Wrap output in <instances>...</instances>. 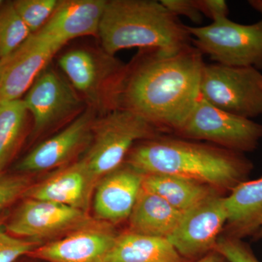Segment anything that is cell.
<instances>
[{
    "mask_svg": "<svg viewBox=\"0 0 262 262\" xmlns=\"http://www.w3.org/2000/svg\"><path fill=\"white\" fill-rule=\"evenodd\" d=\"M141 50L122 71L114 108L135 114L161 133L175 134L201 96L203 55L192 45L174 53Z\"/></svg>",
    "mask_w": 262,
    "mask_h": 262,
    "instance_id": "1",
    "label": "cell"
},
{
    "mask_svg": "<svg viewBox=\"0 0 262 262\" xmlns=\"http://www.w3.org/2000/svg\"><path fill=\"white\" fill-rule=\"evenodd\" d=\"M125 162L144 175L178 176L229 193L248 180L253 168L243 153L164 134L138 142Z\"/></svg>",
    "mask_w": 262,
    "mask_h": 262,
    "instance_id": "2",
    "label": "cell"
},
{
    "mask_svg": "<svg viewBox=\"0 0 262 262\" xmlns=\"http://www.w3.org/2000/svg\"><path fill=\"white\" fill-rule=\"evenodd\" d=\"M98 37L111 56L132 48L174 53L192 45L187 26L153 0L106 1Z\"/></svg>",
    "mask_w": 262,
    "mask_h": 262,
    "instance_id": "3",
    "label": "cell"
},
{
    "mask_svg": "<svg viewBox=\"0 0 262 262\" xmlns=\"http://www.w3.org/2000/svg\"><path fill=\"white\" fill-rule=\"evenodd\" d=\"M102 115L94 122L92 140L81 158L97 184L125 162L136 144L162 134L126 110L114 108Z\"/></svg>",
    "mask_w": 262,
    "mask_h": 262,
    "instance_id": "4",
    "label": "cell"
},
{
    "mask_svg": "<svg viewBox=\"0 0 262 262\" xmlns=\"http://www.w3.org/2000/svg\"><path fill=\"white\" fill-rule=\"evenodd\" d=\"M187 28L192 46L215 63L262 70V19L246 25L224 17L206 27Z\"/></svg>",
    "mask_w": 262,
    "mask_h": 262,
    "instance_id": "5",
    "label": "cell"
},
{
    "mask_svg": "<svg viewBox=\"0 0 262 262\" xmlns=\"http://www.w3.org/2000/svg\"><path fill=\"white\" fill-rule=\"evenodd\" d=\"M174 135L245 154L258 147L262 139V125L215 107L201 95Z\"/></svg>",
    "mask_w": 262,
    "mask_h": 262,
    "instance_id": "6",
    "label": "cell"
},
{
    "mask_svg": "<svg viewBox=\"0 0 262 262\" xmlns=\"http://www.w3.org/2000/svg\"><path fill=\"white\" fill-rule=\"evenodd\" d=\"M200 92L215 107L252 119L262 115V74L251 67L205 64Z\"/></svg>",
    "mask_w": 262,
    "mask_h": 262,
    "instance_id": "7",
    "label": "cell"
},
{
    "mask_svg": "<svg viewBox=\"0 0 262 262\" xmlns=\"http://www.w3.org/2000/svg\"><path fill=\"white\" fill-rule=\"evenodd\" d=\"M58 64L88 106L103 114L114 110V93L125 67L115 56L77 48L61 56Z\"/></svg>",
    "mask_w": 262,
    "mask_h": 262,
    "instance_id": "8",
    "label": "cell"
},
{
    "mask_svg": "<svg viewBox=\"0 0 262 262\" xmlns=\"http://www.w3.org/2000/svg\"><path fill=\"white\" fill-rule=\"evenodd\" d=\"M22 99L32 117L34 134L73 121L89 106L70 82L52 69L43 71Z\"/></svg>",
    "mask_w": 262,
    "mask_h": 262,
    "instance_id": "9",
    "label": "cell"
},
{
    "mask_svg": "<svg viewBox=\"0 0 262 262\" xmlns=\"http://www.w3.org/2000/svg\"><path fill=\"white\" fill-rule=\"evenodd\" d=\"M227 220L225 196L216 193L184 212L168 239L183 258L202 257L214 251Z\"/></svg>",
    "mask_w": 262,
    "mask_h": 262,
    "instance_id": "10",
    "label": "cell"
},
{
    "mask_svg": "<svg viewBox=\"0 0 262 262\" xmlns=\"http://www.w3.org/2000/svg\"><path fill=\"white\" fill-rule=\"evenodd\" d=\"M92 219L89 213L54 202L25 198L7 223L8 233L31 241L69 234Z\"/></svg>",
    "mask_w": 262,
    "mask_h": 262,
    "instance_id": "11",
    "label": "cell"
},
{
    "mask_svg": "<svg viewBox=\"0 0 262 262\" xmlns=\"http://www.w3.org/2000/svg\"><path fill=\"white\" fill-rule=\"evenodd\" d=\"M96 120V110L88 106L63 130L26 155L16 165V170L34 173L69 165L77 155L89 149Z\"/></svg>",
    "mask_w": 262,
    "mask_h": 262,
    "instance_id": "12",
    "label": "cell"
},
{
    "mask_svg": "<svg viewBox=\"0 0 262 262\" xmlns=\"http://www.w3.org/2000/svg\"><path fill=\"white\" fill-rule=\"evenodd\" d=\"M62 48L37 33L0 61V103L22 99Z\"/></svg>",
    "mask_w": 262,
    "mask_h": 262,
    "instance_id": "13",
    "label": "cell"
},
{
    "mask_svg": "<svg viewBox=\"0 0 262 262\" xmlns=\"http://www.w3.org/2000/svg\"><path fill=\"white\" fill-rule=\"evenodd\" d=\"M117 236L111 224L92 220L29 255L49 262H110Z\"/></svg>",
    "mask_w": 262,
    "mask_h": 262,
    "instance_id": "14",
    "label": "cell"
},
{
    "mask_svg": "<svg viewBox=\"0 0 262 262\" xmlns=\"http://www.w3.org/2000/svg\"><path fill=\"white\" fill-rule=\"evenodd\" d=\"M144 174L124 162L101 179L94 191L98 220L117 223L129 219L142 189Z\"/></svg>",
    "mask_w": 262,
    "mask_h": 262,
    "instance_id": "15",
    "label": "cell"
},
{
    "mask_svg": "<svg viewBox=\"0 0 262 262\" xmlns=\"http://www.w3.org/2000/svg\"><path fill=\"white\" fill-rule=\"evenodd\" d=\"M96 185L85 164L80 160L31 185L24 198L54 202L89 213Z\"/></svg>",
    "mask_w": 262,
    "mask_h": 262,
    "instance_id": "16",
    "label": "cell"
},
{
    "mask_svg": "<svg viewBox=\"0 0 262 262\" xmlns=\"http://www.w3.org/2000/svg\"><path fill=\"white\" fill-rule=\"evenodd\" d=\"M106 0H63L38 34L63 47L71 39L98 36Z\"/></svg>",
    "mask_w": 262,
    "mask_h": 262,
    "instance_id": "17",
    "label": "cell"
},
{
    "mask_svg": "<svg viewBox=\"0 0 262 262\" xmlns=\"http://www.w3.org/2000/svg\"><path fill=\"white\" fill-rule=\"evenodd\" d=\"M225 204L226 235L256 237L262 229V177L239 184L225 196Z\"/></svg>",
    "mask_w": 262,
    "mask_h": 262,
    "instance_id": "18",
    "label": "cell"
},
{
    "mask_svg": "<svg viewBox=\"0 0 262 262\" xmlns=\"http://www.w3.org/2000/svg\"><path fill=\"white\" fill-rule=\"evenodd\" d=\"M183 212L176 209L163 198L141 189L129 217L130 232L168 239Z\"/></svg>",
    "mask_w": 262,
    "mask_h": 262,
    "instance_id": "19",
    "label": "cell"
},
{
    "mask_svg": "<svg viewBox=\"0 0 262 262\" xmlns=\"http://www.w3.org/2000/svg\"><path fill=\"white\" fill-rule=\"evenodd\" d=\"M142 188L163 198L183 213L218 193V191L201 182L170 174L144 175Z\"/></svg>",
    "mask_w": 262,
    "mask_h": 262,
    "instance_id": "20",
    "label": "cell"
},
{
    "mask_svg": "<svg viewBox=\"0 0 262 262\" xmlns=\"http://www.w3.org/2000/svg\"><path fill=\"white\" fill-rule=\"evenodd\" d=\"M166 238L128 232L118 234L110 262H184Z\"/></svg>",
    "mask_w": 262,
    "mask_h": 262,
    "instance_id": "21",
    "label": "cell"
},
{
    "mask_svg": "<svg viewBox=\"0 0 262 262\" xmlns=\"http://www.w3.org/2000/svg\"><path fill=\"white\" fill-rule=\"evenodd\" d=\"M29 115L23 99L0 103V173L4 172L23 141Z\"/></svg>",
    "mask_w": 262,
    "mask_h": 262,
    "instance_id": "22",
    "label": "cell"
},
{
    "mask_svg": "<svg viewBox=\"0 0 262 262\" xmlns=\"http://www.w3.org/2000/svg\"><path fill=\"white\" fill-rule=\"evenodd\" d=\"M32 34L13 2L0 7V61L18 49Z\"/></svg>",
    "mask_w": 262,
    "mask_h": 262,
    "instance_id": "23",
    "label": "cell"
},
{
    "mask_svg": "<svg viewBox=\"0 0 262 262\" xmlns=\"http://www.w3.org/2000/svg\"><path fill=\"white\" fill-rule=\"evenodd\" d=\"M57 0H17L15 10L32 34L37 32L51 18L58 4Z\"/></svg>",
    "mask_w": 262,
    "mask_h": 262,
    "instance_id": "24",
    "label": "cell"
},
{
    "mask_svg": "<svg viewBox=\"0 0 262 262\" xmlns=\"http://www.w3.org/2000/svg\"><path fill=\"white\" fill-rule=\"evenodd\" d=\"M31 185L28 177L23 174L0 173V212L24 198Z\"/></svg>",
    "mask_w": 262,
    "mask_h": 262,
    "instance_id": "25",
    "label": "cell"
},
{
    "mask_svg": "<svg viewBox=\"0 0 262 262\" xmlns=\"http://www.w3.org/2000/svg\"><path fill=\"white\" fill-rule=\"evenodd\" d=\"M214 251L227 262H260L244 239L230 236H221Z\"/></svg>",
    "mask_w": 262,
    "mask_h": 262,
    "instance_id": "26",
    "label": "cell"
},
{
    "mask_svg": "<svg viewBox=\"0 0 262 262\" xmlns=\"http://www.w3.org/2000/svg\"><path fill=\"white\" fill-rule=\"evenodd\" d=\"M35 248L34 241L15 237L0 226V262H15Z\"/></svg>",
    "mask_w": 262,
    "mask_h": 262,
    "instance_id": "27",
    "label": "cell"
},
{
    "mask_svg": "<svg viewBox=\"0 0 262 262\" xmlns=\"http://www.w3.org/2000/svg\"><path fill=\"white\" fill-rule=\"evenodd\" d=\"M161 3L175 16L187 17L194 23L200 24L203 15L196 7L195 0H161Z\"/></svg>",
    "mask_w": 262,
    "mask_h": 262,
    "instance_id": "28",
    "label": "cell"
},
{
    "mask_svg": "<svg viewBox=\"0 0 262 262\" xmlns=\"http://www.w3.org/2000/svg\"><path fill=\"white\" fill-rule=\"evenodd\" d=\"M196 7L202 15L212 20L228 17L229 7L224 0H195Z\"/></svg>",
    "mask_w": 262,
    "mask_h": 262,
    "instance_id": "29",
    "label": "cell"
},
{
    "mask_svg": "<svg viewBox=\"0 0 262 262\" xmlns=\"http://www.w3.org/2000/svg\"><path fill=\"white\" fill-rule=\"evenodd\" d=\"M225 261V260L220 254L213 251L208 253V254L205 255V256H202L198 261L194 262H224Z\"/></svg>",
    "mask_w": 262,
    "mask_h": 262,
    "instance_id": "30",
    "label": "cell"
},
{
    "mask_svg": "<svg viewBox=\"0 0 262 262\" xmlns=\"http://www.w3.org/2000/svg\"><path fill=\"white\" fill-rule=\"evenodd\" d=\"M248 3L251 8L258 12L262 16V0H250Z\"/></svg>",
    "mask_w": 262,
    "mask_h": 262,
    "instance_id": "31",
    "label": "cell"
},
{
    "mask_svg": "<svg viewBox=\"0 0 262 262\" xmlns=\"http://www.w3.org/2000/svg\"><path fill=\"white\" fill-rule=\"evenodd\" d=\"M256 239L262 238V229L259 231V232L257 234H256V237H255Z\"/></svg>",
    "mask_w": 262,
    "mask_h": 262,
    "instance_id": "32",
    "label": "cell"
},
{
    "mask_svg": "<svg viewBox=\"0 0 262 262\" xmlns=\"http://www.w3.org/2000/svg\"><path fill=\"white\" fill-rule=\"evenodd\" d=\"M3 1H1V0H0V7L2 6V5H3V4H4V3H3Z\"/></svg>",
    "mask_w": 262,
    "mask_h": 262,
    "instance_id": "33",
    "label": "cell"
}]
</instances>
